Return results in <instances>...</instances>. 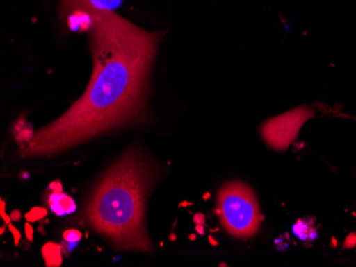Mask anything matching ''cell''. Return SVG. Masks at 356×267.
Wrapping results in <instances>:
<instances>
[{
  "mask_svg": "<svg viewBox=\"0 0 356 267\" xmlns=\"http://www.w3.org/2000/svg\"><path fill=\"white\" fill-rule=\"evenodd\" d=\"M47 210L43 207H35L29 212L26 213L25 218L27 222L35 223L42 221L47 215Z\"/></svg>",
  "mask_w": 356,
  "mask_h": 267,
  "instance_id": "8fae6325",
  "label": "cell"
},
{
  "mask_svg": "<svg viewBox=\"0 0 356 267\" xmlns=\"http://www.w3.org/2000/svg\"><path fill=\"white\" fill-rule=\"evenodd\" d=\"M293 232L302 242H314L318 238L314 218L309 217L297 221L293 226Z\"/></svg>",
  "mask_w": 356,
  "mask_h": 267,
  "instance_id": "52a82bcc",
  "label": "cell"
},
{
  "mask_svg": "<svg viewBox=\"0 0 356 267\" xmlns=\"http://www.w3.org/2000/svg\"><path fill=\"white\" fill-rule=\"evenodd\" d=\"M35 130L26 119H19L15 121L13 127L14 139L19 145L28 144L35 137Z\"/></svg>",
  "mask_w": 356,
  "mask_h": 267,
  "instance_id": "9c48e42d",
  "label": "cell"
},
{
  "mask_svg": "<svg viewBox=\"0 0 356 267\" xmlns=\"http://www.w3.org/2000/svg\"><path fill=\"white\" fill-rule=\"evenodd\" d=\"M190 239H191L192 241H193V239H194V240H195V234L190 235Z\"/></svg>",
  "mask_w": 356,
  "mask_h": 267,
  "instance_id": "44dd1931",
  "label": "cell"
},
{
  "mask_svg": "<svg viewBox=\"0 0 356 267\" xmlns=\"http://www.w3.org/2000/svg\"><path fill=\"white\" fill-rule=\"evenodd\" d=\"M159 169L138 147H131L106 171L87 205L90 226L119 250L152 251L145 228V206Z\"/></svg>",
  "mask_w": 356,
  "mask_h": 267,
  "instance_id": "7a4b0ae2",
  "label": "cell"
},
{
  "mask_svg": "<svg viewBox=\"0 0 356 267\" xmlns=\"http://www.w3.org/2000/svg\"><path fill=\"white\" fill-rule=\"evenodd\" d=\"M49 190H51V192L62 193L63 187H62V183L60 182V180H55L49 184Z\"/></svg>",
  "mask_w": 356,
  "mask_h": 267,
  "instance_id": "9a60e30c",
  "label": "cell"
},
{
  "mask_svg": "<svg viewBox=\"0 0 356 267\" xmlns=\"http://www.w3.org/2000/svg\"><path fill=\"white\" fill-rule=\"evenodd\" d=\"M25 230L28 240L31 241L32 242V241H33V228H32V225L30 224L29 222L26 223Z\"/></svg>",
  "mask_w": 356,
  "mask_h": 267,
  "instance_id": "e0dca14e",
  "label": "cell"
},
{
  "mask_svg": "<svg viewBox=\"0 0 356 267\" xmlns=\"http://www.w3.org/2000/svg\"><path fill=\"white\" fill-rule=\"evenodd\" d=\"M10 216H11V219L12 221H13V222H19V221H21L22 219V213L19 212V210H14L12 211V213L11 214H10Z\"/></svg>",
  "mask_w": 356,
  "mask_h": 267,
  "instance_id": "d6986e66",
  "label": "cell"
},
{
  "mask_svg": "<svg viewBox=\"0 0 356 267\" xmlns=\"http://www.w3.org/2000/svg\"><path fill=\"white\" fill-rule=\"evenodd\" d=\"M356 245V233H352L351 235H350L349 238H347V240H346L345 243V247L346 248H352V247L355 246Z\"/></svg>",
  "mask_w": 356,
  "mask_h": 267,
  "instance_id": "2e32d148",
  "label": "cell"
},
{
  "mask_svg": "<svg viewBox=\"0 0 356 267\" xmlns=\"http://www.w3.org/2000/svg\"><path fill=\"white\" fill-rule=\"evenodd\" d=\"M83 238V233L80 232L77 229H67L64 231L63 240L70 244H75V243L79 242Z\"/></svg>",
  "mask_w": 356,
  "mask_h": 267,
  "instance_id": "7c38bea8",
  "label": "cell"
},
{
  "mask_svg": "<svg viewBox=\"0 0 356 267\" xmlns=\"http://www.w3.org/2000/svg\"><path fill=\"white\" fill-rule=\"evenodd\" d=\"M218 214L224 229L239 239L255 235L263 219L253 190L241 181H231L220 189Z\"/></svg>",
  "mask_w": 356,
  "mask_h": 267,
  "instance_id": "3957f363",
  "label": "cell"
},
{
  "mask_svg": "<svg viewBox=\"0 0 356 267\" xmlns=\"http://www.w3.org/2000/svg\"><path fill=\"white\" fill-rule=\"evenodd\" d=\"M6 209V203L5 201L1 199V207H0V215H1V218L5 221L6 225L11 224V216L10 215H8L7 213H6L5 211Z\"/></svg>",
  "mask_w": 356,
  "mask_h": 267,
  "instance_id": "5bb4252c",
  "label": "cell"
},
{
  "mask_svg": "<svg viewBox=\"0 0 356 267\" xmlns=\"http://www.w3.org/2000/svg\"><path fill=\"white\" fill-rule=\"evenodd\" d=\"M8 226H9V230L11 231L12 235H13L14 244H15V246H17L19 242H21V232H19V229L15 228L12 224H9Z\"/></svg>",
  "mask_w": 356,
  "mask_h": 267,
  "instance_id": "4fadbf2b",
  "label": "cell"
},
{
  "mask_svg": "<svg viewBox=\"0 0 356 267\" xmlns=\"http://www.w3.org/2000/svg\"><path fill=\"white\" fill-rule=\"evenodd\" d=\"M193 222L197 225L205 224V215L202 214V213H197V214L194 215Z\"/></svg>",
  "mask_w": 356,
  "mask_h": 267,
  "instance_id": "ac0fdd59",
  "label": "cell"
},
{
  "mask_svg": "<svg viewBox=\"0 0 356 267\" xmlns=\"http://www.w3.org/2000/svg\"><path fill=\"white\" fill-rule=\"evenodd\" d=\"M48 206L51 212L58 216L72 214L76 211V203L73 197L62 193L51 192L48 195Z\"/></svg>",
  "mask_w": 356,
  "mask_h": 267,
  "instance_id": "8992f818",
  "label": "cell"
},
{
  "mask_svg": "<svg viewBox=\"0 0 356 267\" xmlns=\"http://www.w3.org/2000/svg\"><path fill=\"white\" fill-rule=\"evenodd\" d=\"M195 230L197 231V233H199V234H201V235H203L204 233V227H203V225H197V227H195Z\"/></svg>",
  "mask_w": 356,
  "mask_h": 267,
  "instance_id": "ffe728a7",
  "label": "cell"
},
{
  "mask_svg": "<svg viewBox=\"0 0 356 267\" xmlns=\"http://www.w3.org/2000/svg\"><path fill=\"white\" fill-rule=\"evenodd\" d=\"M90 33L93 71L83 96L19 148L23 158L59 155L147 114L152 69L163 33L142 29L115 11L95 10Z\"/></svg>",
  "mask_w": 356,
  "mask_h": 267,
  "instance_id": "6da1fadb",
  "label": "cell"
},
{
  "mask_svg": "<svg viewBox=\"0 0 356 267\" xmlns=\"http://www.w3.org/2000/svg\"><path fill=\"white\" fill-rule=\"evenodd\" d=\"M314 115L313 110L305 105L290 110L264 123L261 137L271 148L285 150L298 137L302 126Z\"/></svg>",
  "mask_w": 356,
  "mask_h": 267,
  "instance_id": "277c9868",
  "label": "cell"
},
{
  "mask_svg": "<svg viewBox=\"0 0 356 267\" xmlns=\"http://www.w3.org/2000/svg\"><path fill=\"white\" fill-rule=\"evenodd\" d=\"M42 257L45 261L46 266L59 267L61 266L62 260V247L61 245L55 242H48L42 247Z\"/></svg>",
  "mask_w": 356,
  "mask_h": 267,
  "instance_id": "ba28073f",
  "label": "cell"
},
{
  "mask_svg": "<svg viewBox=\"0 0 356 267\" xmlns=\"http://www.w3.org/2000/svg\"><path fill=\"white\" fill-rule=\"evenodd\" d=\"M92 6L96 10H105V11H115L121 6L123 0H90Z\"/></svg>",
  "mask_w": 356,
  "mask_h": 267,
  "instance_id": "30bf717a",
  "label": "cell"
},
{
  "mask_svg": "<svg viewBox=\"0 0 356 267\" xmlns=\"http://www.w3.org/2000/svg\"><path fill=\"white\" fill-rule=\"evenodd\" d=\"M95 10L90 0H60V19L73 33H89Z\"/></svg>",
  "mask_w": 356,
  "mask_h": 267,
  "instance_id": "5b68a950",
  "label": "cell"
}]
</instances>
